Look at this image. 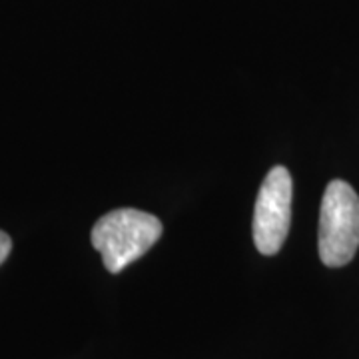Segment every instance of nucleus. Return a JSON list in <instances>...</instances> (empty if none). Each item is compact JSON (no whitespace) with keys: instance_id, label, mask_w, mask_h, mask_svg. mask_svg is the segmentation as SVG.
<instances>
[{"instance_id":"2","label":"nucleus","mask_w":359,"mask_h":359,"mask_svg":"<svg viewBox=\"0 0 359 359\" xmlns=\"http://www.w3.org/2000/svg\"><path fill=\"white\" fill-rule=\"evenodd\" d=\"M359 248V196L344 182L332 180L323 192L320 210L318 250L327 268L349 264Z\"/></svg>"},{"instance_id":"3","label":"nucleus","mask_w":359,"mask_h":359,"mask_svg":"<svg viewBox=\"0 0 359 359\" xmlns=\"http://www.w3.org/2000/svg\"><path fill=\"white\" fill-rule=\"evenodd\" d=\"M292 196L294 182L290 170L271 168L262 182L252 222L254 244L259 254L276 256L282 250L292 224Z\"/></svg>"},{"instance_id":"4","label":"nucleus","mask_w":359,"mask_h":359,"mask_svg":"<svg viewBox=\"0 0 359 359\" xmlns=\"http://www.w3.org/2000/svg\"><path fill=\"white\" fill-rule=\"evenodd\" d=\"M11 250H13V240H11V236L4 233V231H0V266H2L4 259L8 257Z\"/></svg>"},{"instance_id":"1","label":"nucleus","mask_w":359,"mask_h":359,"mask_svg":"<svg viewBox=\"0 0 359 359\" xmlns=\"http://www.w3.org/2000/svg\"><path fill=\"white\" fill-rule=\"evenodd\" d=\"M162 222L136 208H120L104 214L92 228V245L100 252L104 268L120 273L142 257L162 236Z\"/></svg>"}]
</instances>
